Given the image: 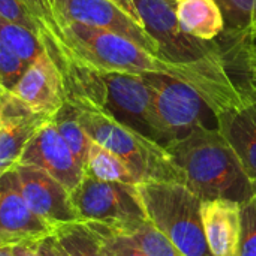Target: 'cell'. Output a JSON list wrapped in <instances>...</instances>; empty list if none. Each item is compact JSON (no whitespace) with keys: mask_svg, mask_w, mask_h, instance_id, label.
Listing matches in <instances>:
<instances>
[{"mask_svg":"<svg viewBox=\"0 0 256 256\" xmlns=\"http://www.w3.org/2000/svg\"><path fill=\"white\" fill-rule=\"evenodd\" d=\"M216 128L236 152L249 178L256 183V96L216 116Z\"/></svg>","mask_w":256,"mask_h":256,"instance_id":"15","label":"cell"},{"mask_svg":"<svg viewBox=\"0 0 256 256\" xmlns=\"http://www.w3.org/2000/svg\"><path fill=\"white\" fill-rule=\"evenodd\" d=\"M54 232L27 204L15 168L0 176V244H33Z\"/></svg>","mask_w":256,"mask_h":256,"instance_id":"9","label":"cell"},{"mask_svg":"<svg viewBox=\"0 0 256 256\" xmlns=\"http://www.w3.org/2000/svg\"><path fill=\"white\" fill-rule=\"evenodd\" d=\"M182 28L201 40H218L225 33V16L216 0H177Z\"/></svg>","mask_w":256,"mask_h":256,"instance_id":"16","label":"cell"},{"mask_svg":"<svg viewBox=\"0 0 256 256\" xmlns=\"http://www.w3.org/2000/svg\"><path fill=\"white\" fill-rule=\"evenodd\" d=\"M165 148L184 184L202 201L230 200L242 206L256 195V184L218 128L200 126Z\"/></svg>","mask_w":256,"mask_h":256,"instance_id":"1","label":"cell"},{"mask_svg":"<svg viewBox=\"0 0 256 256\" xmlns=\"http://www.w3.org/2000/svg\"><path fill=\"white\" fill-rule=\"evenodd\" d=\"M142 76L153 93L156 129L164 147L184 138L200 126H208V117H214L200 93L186 82L160 74Z\"/></svg>","mask_w":256,"mask_h":256,"instance_id":"5","label":"cell"},{"mask_svg":"<svg viewBox=\"0 0 256 256\" xmlns=\"http://www.w3.org/2000/svg\"><path fill=\"white\" fill-rule=\"evenodd\" d=\"M28 110L54 117L68 100L64 75L52 56L44 50L10 90Z\"/></svg>","mask_w":256,"mask_h":256,"instance_id":"10","label":"cell"},{"mask_svg":"<svg viewBox=\"0 0 256 256\" xmlns=\"http://www.w3.org/2000/svg\"><path fill=\"white\" fill-rule=\"evenodd\" d=\"M0 16L8 21L16 22V24L32 30L33 33H36L39 36V39L42 40L45 50L52 56V58L58 63V66L63 72L62 56H60V51L56 46L52 38L50 36L48 30L39 22V20L30 12V9L21 0H0Z\"/></svg>","mask_w":256,"mask_h":256,"instance_id":"22","label":"cell"},{"mask_svg":"<svg viewBox=\"0 0 256 256\" xmlns=\"http://www.w3.org/2000/svg\"><path fill=\"white\" fill-rule=\"evenodd\" d=\"M0 176L12 170L21 159L24 148L34 134L52 117L28 110L12 92L0 116Z\"/></svg>","mask_w":256,"mask_h":256,"instance_id":"13","label":"cell"},{"mask_svg":"<svg viewBox=\"0 0 256 256\" xmlns=\"http://www.w3.org/2000/svg\"><path fill=\"white\" fill-rule=\"evenodd\" d=\"M0 40L21 60L30 64L44 50V44L32 30L0 16Z\"/></svg>","mask_w":256,"mask_h":256,"instance_id":"23","label":"cell"},{"mask_svg":"<svg viewBox=\"0 0 256 256\" xmlns=\"http://www.w3.org/2000/svg\"><path fill=\"white\" fill-rule=\"evenodd\" d=\"M116 6H118L128 16H130L135 22H138L140 26H142V21H141V16L138 14V9H136V4H135V0H111ZM144 27V26H142Z\"/></svg>","mask_w":256,"mask_h":256,"instance_id":"30","label":"cell"},{"mask_svg":"<svg viewBox=\"0 0 256 256\" xmlns=\"http://www.w3.org/2000/svg\"><path fill=\"white\" fill-rule=\"evenodd\" d=\"M70 200L81 222L102 224L117 230L147 219L134 184L100 182L84 176L70 192Z\"/></svg>","mask_w":256,"mask_h":256,"instance_id":"6","label":"cell"},{"mask_svg":"<svg viewBox=\"0 0 256 256\" xmlns=\"http://www.w3.org/2000/svg\"><path fill=\"white\" fill-rule=\"evenodd\" d=\"M14 168L24 200L42 220L52 228L80 220L70 192L60 182L33 165L16 164Z\"/></svg>","mask_w":256,"mask_h":256,"instance_id":"11","label":"cell"},{"mask_svg":"<svg viewBox=\"0 0 256 256\" xmlns=\"http://www.w3.org/2000/svg\"><path fill=\"white\" fill-rule=\"evenodd\" d=\"M70 102L76 106L78 120L90 140L117 154L140 183H184L182 171L164 146L124 126L104 106L82 99Z\"/></svg>","mask_w":256,"mask_h":256,"instance_id":"3","label":"cell"},{"mask_svg":"<svg viewBox=\"0 0 256 256\" xmlns=\"http://www.w3.org/2000/svg\"><path fill=\"white\" fill-rule=\"evenodd\" d=\"M9 93H10V90H8L6 87H3V86L0 84V116H2V112H3V108H4V104H6V100H8Z\"/></svg>","mask_w":256,"mask_h":256,"instance_id":"32","label":"cell"},{"mask_svg":"<svg viewBox=\"0 0 256 256\" xmlns=\"http://www.w3.org/2000/svg\"><path fill=\"white\" fill-rule=\"evenodd\" d=\"M28 9L30 12L39 20V22L48 30L50 36L52 38L56 46L58 48L60 51V56H62V62H63V74L66 72L68 69V64H66V58H64V54H63V42H62V28H60V24L57 22L56 20V15H54V10H52V6H51V2L50 0H21Z\"/></svg>","mask_w":256,"mask_h":256,"instance_id":"25","label":"cell"},{"mask_svg":"<svg viewBox=\"0 0 256 256\" xmlns=\"http://www.w3.org/2000/svg\"><path fill=\"white\" fill-rule=\"evenodd\" d=\"M57 22L82 24L118 33L159 57V46L147 30L111 0H51Z\"/></svg>","mask_w":256,"mask_h":256,"instance_id":"8","label":"cell"},{"mask_svg":"<svg viewBox=\"0 0 256 256\" xmlns=\"http://www.w3.org/2000/svg\"><path fill=\"white\" fill-rule=\"evenodd\" d=\"M105 110L124 126L160 144L156 129L153 93L142 75L105 74ZM162 146V144H160Z\"/></svg>","mask_w":256,"mask_h":256,"instance_id":"7","label":"cell"},{"mask_svg":"<svg viewBox=\"0 0 256 256\" xmlns=\"http://www.w3.org/2000/svg\"><path fill=\"white\" fill-rule=\"evenodd\" d=\"M32 246L39 256H69L66 254V250L62 248V244L58 243V240L56 238L54 232L33 243Z\"/></svg>","mask_w":256,"mask_h":256,"instance_id":"29","label":"cell"},{"mask_svg":"<svg viewBox=\"0 0 256 256\" xmlns=\"http://www.w3.org/2000/svg\"><path fill=\"white\" fill-rule=\"evenodd\" d=\"M255 184H256V183H255Z\"/></svg>","mask_w":256,"mask_h":256,"instance_id":"36","label":"cell"},{"mask_svg":"<svg viewBox=\"0 0 256 256\" xmlns=\"http://www.w3.org/2000/svg\"><path fill=\"white\" fill-rule=\"evenodd\" d=\"M147 33L159 46V57L189 66L230 86L250 88L232 66V45L222 38L201 40L188 34L177 18V0H135Z\"/></svg>","mask_w":256,"mask_h":256,"instance_id":"2","label":"cell"},{"mask_svg":"<svg viewBox=\"0 0 256 256\" xmlns=\"http://www.w3.org/2000/svg\"><path fill=\"white\" fill-rule=\"evenodd\" d=\"M18 164L33 165L72 192L84 178L86 172L69 146L64 142L52 118L46 122L28 141Z\"/></svg>","mask_w":256,"mask_h":256,"instance_id":"12","label":"cell"},{"mask_svg":"<svg viewBox=\"0 0 256 256\" xmlns=\"http://www.w3.org/2000/svg\"><path fill=\"white\" fill-rule=\"evenodd\" d=\"M50 2H51V0H50ZM51 6H52V4H51Z\"/></svg>","mask_w":256,"mask_h":256,"instance_id":"35","label":"cell"},{"mask_svg":"<svg viewBox=\"0 0 256 256\" xmlns=\"http://www.w3.org/2000/svg\"><path fill=\"white\" fill-rule=\"evenodd\" d=\"M99 237L100 244L105 250L106 256H147L141 252L126 236L111 230L106 225L86 222Z\"/></svg>","mask_w":256,"mask_h":256,"instance_id":"24","label":"cell"},{"mask_svg":"<svg viewBox=\"0 0 256 256\" xmlns=\"http://www.w3.org/2000/svg\"><path fill=\"white\" fill-rule=\"evenodd\" d=\"M86 176L93 177L100 182L111 183H124V184H140L136 177L132 174L129 166L112 152L105 147L92 142L87 164L84 168Z\"/></svg>","mask_w":256,"mask_h":256,"instance_id":"18","label":"cell"},{"mask_svg":"<svg viewBox=\"0 0 256 256\" xmlns=\"http://www.w3.org/2000/svg\"><path fill=\"white\" fill-rule=\"evenodd\" d=\"M232 52L243 80L256 93V42L244 44Z\"/></svg>","mask_w":256,"mask_h":256,"instance_id":"28","label":"cell"},{"mask_svg":"<svg viewBox=\"0 0 256 256\" xmlns=\"http://www.w3.org/2000/svg\"><path fill=\"white\" fill-rule=\"evenodd\" d=\"M138 198L152 222L186 256H213L204 236L202 200L184 183L142 182Z\"/></svg>","mask_w":256,"mask_h":256,"instance_id":"4","label":"cell"},{"mask_svg":"<svg viewBox=\"0 0 256 256\" xmlns=\"http://www.w3.org/2000/svg\"><path fill=\"white\" fill-rule=\"evenodd\" d=\"M225 16V39L243 45L256 42V0H216Z\"/></svg>","mask_w":256,"mask_h":256,"instance_id":"17","label":"cell"},{"mask_svg":"<svg viewBox=\"0 0 256 256\" xmlns=\"http://www.w3.org/2000/svg\"><path fill=\"white\" fill-rule=\"evenodd\" d=\"M10 250L15 256H39L36 254V250L33 249L32 244H16V246H10Z\"/></svg>","mask_w":256,"mask_h":256,"instance_id":"31","label":"cell"},{"mask_svg":"<svg viewBox=\"0 0 256 256\" xmlns=\"http://www.w3.org/2000/svg\"><path fill=\"white\" fill-rule=\"evenodd\" d=\"M242 232L238 256H256V195L240 206Z\"/></svg>","mask_w":256,"mask_h":256,"instance_id":"26","label":"cell"},{"mask_svg":"<svg viewBox=\"0 0 256 256\" xmlns=\"http://www.w3.org/2000/svg\"><path fill=\"white\" fill-rule=\"evenodd\" d=\"M114 231L126 236L147 256H186L147 219L117 228Z\"/></svg>","mask_w":256,"mask_h":256,"instance_id":"20","label":"cell"},{"mask_svg":"<svg viewBox=\"0 0 256 256\" xmlns=\"http://www.w3.org/2000/svg\"><path fill=\"white\" fill-rule=\"evenodd\" d=\"M54 236L69 256H106L99 237L86 222H72L54 228Z\"/></svg>","mask_w":256,"mask_h":256,"instance_id":"21","label":"cell"},{"mask_svg":"<svg viewBox=\"0 0 256 256\" xmlns=\"http://www.w3.org/2000/svg\"><path fill=\"white\" fill-rule=\"evenodd\" d=\"M52 123L64 140V142L75 154V158L78 159V162L82 165V168H86L90 146L93 141L90 140V136L78 120L76 106L70 100H66L64 105L54 114Z\"/></svg>","mask_w":256,"mask_h":256,"instance_id":"19","label":"cell"},{"mask_svg":"<svg viewBox=\"0 0 256 256\" xmlns=\"http://www.w3.org/2000/svg\"><path fill=\"white\" fill-rule=\"evenodd\" d=\"M0 256H15L10 250V246H2L0 244Z\"/></svg>","mask_w":256,"mask_h":256,"instance_id":"33","label":"cell"},{"mask_svg":"<svg viewBox=\"0 0 256 256\" xmlns=\"http://www.w3.org/2000/svg\"><path fill=\"white\" fill-rule=\"evenodd\" d=\"M0 128H2V118H0Z\"/></svg>","mask_w":256,"mask_h":256,"instance_id":"34","label":"cell"},{"mask_svg":"<svg viewBox=\"0 0 256 256\" xmlns=\"http://www.w3.org/2000/svg\"><path fill=\"white\" fill-rule=\"evenodd\" d=\"M202 226L213 256H238L242 218L240 204L230 200L202 201Z\"/></svg>","mask_w":256,"mask_h":256,"instance_id":"14","label":"cell"},{"mask_svg":"<svg viewBox=\"0 0 256 256\" xmlns=\"http://www.w3.org/2000/svg\"><path fill=\"white\" fill-rule=\"evenodd\" d=\"M27 68L28 64L0 40V84L8 90H12Z\"/></svg>","mask_w":256,"mask_h":256,"instance_id":"27","label":"cell"}]
</instances>
